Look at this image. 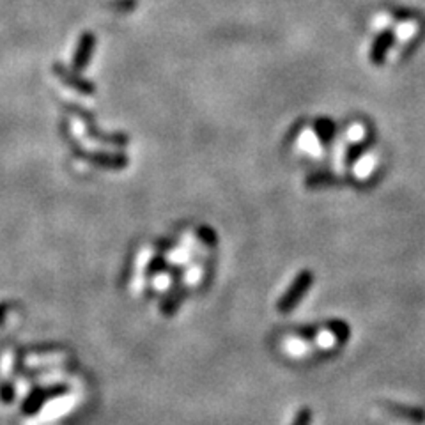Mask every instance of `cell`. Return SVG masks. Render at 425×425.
I'll list each match as a JSON object with an SVG mask.
<instances>
[{
  "instance_id": "1",
  "label": "cell",
  "mask_w": 425,
  "mask_h": 425,
  "mask_svg": "<svg viewBox=\"0 0 425 425\" xmlns=\"http://www.w3.org/2000/svg\"><path fill=\"white\" fill-rule=\"evenodd\" d=\"M282 349L290 358H305L310 353L312 344H308L307 340L298 339V337H286L282 342Z\"/></svg>"
},
{
  "instance_id": "2",
  "label": "cell",
  "mask_w": 425,
  "mask_h": 425,
  "mask_svg": "<svg viewBox=\"0 0 425 425\" xmlns=\"http://www.w3.org/2000/svg\"><path fill=\"white\" fill-rule=\"evenodd\" d=\"M75 402H77L75 395H66V397H62V399H57V401L48 402V406L43 409L45 413H43L41 417L46 418V420L55 418V417H61V415H64L66 411H70V409L73 408Z\"/></svg>"
},
{
  "instance_id": "3",
  "label": "cell",
  "mask_w": 425,
  "mask_h": 425,
  "mask_svg": "<svg viewBox=\"0 0 425 425\" xmlns=\"http://www.w3.org/2000/svg\"><path fill=\"white\" fill-rule=\"evenodd\" d=\"M92 46H95V37L90 36V34H86V36L82 37L80 45H78L77 55H75V64H73L75 70H82L83 66L89 62L90 52H92Z\"/></svg>"
},
{
  "instance_id": "4",
  "label": "cell",
  "mask_w": 425,
  "mask_h": 425,
  "mask_svg": "<svg viewBox=\"0 0 425 425\" xmlns=\"http://www.w3.org/2000/svg\"><path fill=\"white\" fill-rule=\"evenodd\" d=\"M308 280H310V277H308L307 273H305V275H302V277H299L298 280H296V282H295V286H293V289L289 290V295L286 296V303H282V307H284V305H286V307H287V305H290V303L295 302V299L298 298L299 295H302L303 290L307 289V286H308Z\"/></svg>"
},
{
  "instance_id": "5",
  "label": "cell",
  "mask_w": 425,
  "mask_h": 425,
  "mask_svg": "<svg viewBox=\"0 0 425 425\" xmlns=\"http://www.w3.org/2000/svg\"><path fill=\"white\" fill-rule=\"evenodd\" d=\"M417 32H418L417 21L408 20V21H402V23L399 25V29H397V37L402 39V41H408V39H411V37H413Z\"/></svg>"
},
{
  "instance_id": "6",
  "label": "cell",
  "mask_w": 425,
  "mask_h": 425,
  "mask_svg": "<svg viewBox=\"0 0 425 425\" xmlns=\"http://www.w3.org/2000/svg\"><path fill=\"white\" fill-rule=\"evenodd\" d=\"M337 344V337L333 331L330 330H323L319 331L317 337H315V346L319 349H331Z\"/></svg>"
},
{
  "instance_id": "7",
  "label": "cell",
  "mask_w": 425,
  "mask_h": 425,
  "mask_svg": "<svg viewBox=\"0 0 425 425\" xmlns=\"http://www.w3.org/2000/svg\"><path fill=\"white\" fill-rule=\"evenodd\" d=\"M372 167H374V161H372V158H367V156H365V158L360 159L358 168H356V174H358L360 177L368 176V174L372 172Z\"/></svg>"
},
{
  "instance_id": "8",
  "label": "cell",
  "mask_w": 425,
  "mask_h": 425,
  "mask_svg": "<svg viewBox=\"0 0 425 425\" xmlns=\"http://www.w3.org/2000/svg\"><path fill=\"white\" fill-rule=\"evenodd\" d=\"M64 360V356H59V355H53V356H48V358H30V360H27V364L30 365H37V364H55V362H62Z\"/></svg>"
},
{
  "instance_id": "9",
  "label": "cell",
  "mask_w": 425,
  "mask_h": 425,
  "mask_svg": "<svg viewBox=\"0 0 425 425\" xmlns=\"http://www.w3.org/2000/svg\"><path fill=\"white\" fill-rule=\"evenodd\" d=\"M11 360H12L11 353H6L4 362H2V374H4V376H8L9 374V364H11Z\"/></svg>"
}]
</instances>
